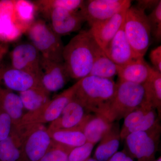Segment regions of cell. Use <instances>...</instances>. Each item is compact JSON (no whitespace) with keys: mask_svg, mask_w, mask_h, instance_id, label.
<instances>
[{"mask_svg":"<svg viewBox=\"0 0 161 161\" xmlns=\"http://www.w3.org/2000/svg\"><path fill=\"white\" fill-rule=\"evenodd\" d=\"M147 102L148 101L143 84L119 80L116 83L114 97L99 115L113 123L125 118Z\"/></svg>","mask_w":161,"mask_h":161,"instance_id":"cell-3","label":"cell"},{"mask_svg":"<svg viewBox=\"0 0 161 161\" xmlns=\"http://www.w3.org/2000/svg\"><path fill=\"white\" fill-rule=\"evenodd\" d=\"M79 102L73 98L64 108L60 116L52 122L48 131L60 130H78L82 132L89 113Z\"/></svg>","mask_w":161,"mask_h":161,"instance_id":"cell-12","label":"cell"},{"mask_svg":"<svg viewBox=\"0 0 161 161\" xmlns=\"http://www.w3.org/2000/svg\"><path fill=\"white\" fill-rule=\"evenodd\" d=\"M95 145L86 142L82 146L72 149L68 155V161H86L90 158Z\"/></svg>","mask_w":161,"mask_h":161,"instance_id":"cell-33","label":"cell"},{"mask_svg":"<svg viewBox=\"0 0 161 161\" xmlns=\"http://www.w3.org/2000/svg\"><path fill=\"white\" fill-rule=\"evenodd\" d=\"M7 47L6 45H5L4 47L0 50V70L2 69V68L3 67V65L1 64V60L3 59V56L5 55L6 51H7Z\"/></svg>","mask_w":161,"mask_h":161,"instance_id":"cell-38","label":"cell"},{"mask_svg":"<svg viewBox=\"0 0 161 161\" xmlns=\"http://www.w3.org/2000/svg\"><path fill=\"white\" fill-rule=\"evenodd\" d=\"M25 34L41 57L52 61L63 62L64 46L61 37L44 20H36Z\"/></svg>","mask_w":161,"mask_h":161,"instance_id":"cell-5","label":"cell"},{"mask_svg":"<svg viewBox=\"0 0 161 161\" xmlns=\"http://www.w3.org/2000/svg\"><path fill=\"white\" fill-rule=\"evenodd\" d=\"M118 65L110 59L103 50L96 44L94 53V59L90 76L112 79L117 75Z\"/></svg>","mask_w":161,"mask_h":161,"instance_id":"cell-22","label":"cell"},{"mask_svg":"<svg viewBox=\"0 0 161 161\" xmlns=\"http://www.w3.org/2000/svg\"><path fill=\"white\" fill-rule=\"evenodd\" d=\"M0 109L12 120L13 126L19 125L24 114V107L19 95L0 86Z\"/></svg>","mask_w":161,"mask_h":161,"instance_id":"cell-19","label":"cell"},{"mask_svg":"<svg viewBox=\"0 0 161 161\" xmlns=\"http://www.w3.org/2000/svg\"><path fill=\"white\" fill-rule=\"evenodd\" d=\"M113 126V123L110 122L102 115L89 114L82 132L86 142L95 145L109 132Z\"/></svg>","mask_w":161,"mask_h":161,"instance_id":"cell-18","label":"cell"},{"mask_svg":"<svg viewBox=\"0 0 161 161\" xmlns=\"http://www.w3.org/2000/svg\"><path fill=\"white\" fill-rule=\"evenodd\" d=\"M150 61L156 70L161 73V46L153 49L150 54Z\"/></svg>","mask_w":161,"mask_h":161,"instance_id":"cell-35","label":"cell"},{"mask_svg":"<svg viewBox=\"0 0 161 161\" xmlns=\"http://www.w3.org/2000/svg\"><path fill=\"white\" fill-rule=\"evenodd\" d=\"M74 98L87 112L100 114L114 97L116 84L112 79L88 76L76 83Z\"/></svg>","mask_w":161,"mask_h":161,"instance_id":"cell-2","label":"cell"},{"mask_svg":"<svg viewBox=\"0 0 161 161\" xmlns=\"http://www.w3.org/2000/svg\"><path fill=\"white\" fill-rule=\"evenodd\" d=\"M96 44L89 31L83 30L64 46L63 62L70 78L79 80L89 75Z\"/></svg>","mask_w":161,"mask_h":161,"instance_id":"cell-1","label":"cell"},{"mask_svg":"<svg viewBox=\"0 0 161 161\" xmlns=\"http://www.w3.org/2000/svg\"><path fill=\"white\" fill-rule=\"evenodd\" d=\"M153 69L144 60V57H137L125 65L118 66L117 75L119 80L143 84Z\"/></svg>","mask_w":161,"mask_h":161,"instance_id":"cell-17","label":"cell"},{"mask_svg":"<svg viewBox=\"0 0 161 161\" xmlns=\"http://www.w3.org/2000/svg\"><path fill=\"white\" fill-rule=\"evenodd\" d=\"M158 121L147 131L133 132L126 137V148L130 156L137 161H154L161 134Z\"/></svg>","mask_w":161,"mask_h":161,"instance_id":"cell-6","label":"cell"},{"mask_svg":"<svg viewBox=\"0 0 161 161\" xmlns=\"http://www.w3.org/2000/svg\"><path fill=\"white\" fill-rule=\"evenodd\" d=\"M40 70L42 85L50 93L62 89L70 78L64 62L52 61L41 57Z\"/></svg>","mask_w":161,"mask_h":161,"instance_id":"cell-11","label":"cell"},{"mask_svg":"<svg viewBox=\"0 0 161 161\" xmlns=\"http://www.w3.org/2000/svg\"><path fill=\"white\" fill-rule=\"evenodd\" d=\"M23 34L11 20L0 15V42L6 44L14 42Z\"/></svg>","mask_w":161,"mask_h":161,"instance_id":"cell-27","label":"cell"},{"mask_svg":"<svg viewBox=\"0 0 161 161\" xmlns=\"http://www.w3.org/2000/svg\"><path fill=\"white\" fill-rule=\"evenodd\" d=\"M160 1V0H140L137 1L136 7L145 11L147 9H153L157 6Z\"/></svg>","mask_w":161,"mask_h":161,"instance_id":"cell-36","label":"cell"},{"mask_svg":"<svg viewBox=\"0 0 161 161\" xmlns=\"http://www.w3.org/2000/svg\"><path fill=\"white\" fill-rule=\"evenodd\" d=\"M37 12L46 18L52 9L61 8L70 11H79L83 6V0H39L33 1Z\"/></svg>","mask_w":161,"mask_h":161,"instance_id":"cell-26","label":"cell"},{"mask_svg":"<svg viewBox=\"0 0 161 161\" xmlns=\"http://www.w3.org/2000/svg\"><path fill=\"white\" fill-rule=\"evenodd\" d=\"M10 58L12 67L40 77L41 56L30 42L16 45L10 52Z\"/></svg>","mask_w":161,"mask_h":161,"instance_id":"cell-13","label":"cell"},{"mask_svg":"<svg viewBox=\"0 0 161 161\" xmlns=\"http://www.w3.org/2000/svg\"><path fill=\"white\" fill-rule=\"evenodd\" d=\"M4 43H2V44H0V50L3 48V46H4Z\"/></svg>","mask_w":161,"mask_h":161,"instance_id":"cell-40","label":"cell"},{"mask_svg":"<svg viewBox=\"0 0 161 161\" xmlns=\"http://www.w3.org/2000/svg\"><path fill=\"white\" fill-rule=\"evenodd\" d=\"M150 25L151 34L157 41L161 39V1L157 6L153 9L149 15H147Z\"/></svg>","mask_w":161,"mask_h":161,"instance_id":"cell-32","label":"cell"},{"mask_svg":"<svg viewBox=\"0 0 161 161\" xmlns=\"http://www.w3.org/2000/svg\"><path fill=\"white\" fill-rule=\"evenodd\" d=\"M158 121L159 119L157 111L155 109L152 108L137 123L128 129L125 133L124 139L131 133L143 132L150 130Z\"/></svg>","mask_w":161,"mask_h":161,"instance_id":"cell-30","label":"cell"},{"mask_svg":"<svg viewBox=\"0 0 161 161\" xmlns=\"http://www.w3.org/2000/svg\"><path fill=\"white\" fill-rule=\"evenodd\" d=\"M76 83L56 96L40 108L27 112L23 115L19 125L52 122L60 116L65 106L74 98Z\"/></svg>","mask_w":161,"mask_h":161,"instance_id":"cell-7","label":"cell"},{"mask_svg":"<svg viewBox=\"0 0 161 161\" xmlns=\"http://www.w3.org/2000/svg\"><path fill=\"white\" fill-rule=\"evenodd\" d=\"M86 161H98L97 160H96V159H95L93 158H90L88 159Z\"/></svg>","mask_w":161,"mask_h":161,"instance_id":"cell-39","label":"cell"},{"mask_svg":"<svg viewBox=\"0 0 161 161\" xmlns=\"http://www.w3.org/2000/svg\"><path fill=\"white\" fill-rule=\"evenodd\" d=\"M15 24L23 33L36 21L35 17L37 12L36 6L33 1L27 0H14Z\"/></svg>","mask_w":161,"mask_h":161,"instance_id":"cell-20","label":"cell"},{"mask_svg":"<svg viewBox=\"0 0 161 161\" xmlns=\"http://www.w3.org/2000/svg\"><path fill=\"white\" fill-rule=\"evenodd\" d=\"M52 142L47 128L40 125L25 138L20 150L19 161H39L47 152Z\"/></svg>","mask_w":161,"mask_h":161,"instance_id":"cell-9","label":"cell"},{"mask_svg":"<svg viewBox=\"0 0 161 161\" xmlns=\"http://www.w3.org/2000/svg\"><path fill=\"white\" fill-rule=\"evenodd\" d=\"M147 100L157 111L159 118L161 114V73L153 69L152 74L143 84Z\"/></svg>","mask_w":161,"mask_h":161,"instance_id":"cell-24","label":"cell"},{"mask_svg":"<svg viewBox=\"0 0 161 161\" xmlns=\"http://www.w3.org/2000/svg\"><path fill=\"white\" fill-rule=\"evenodd\" d=\"M128 9L122 10L112 17L94 23L91 26L89 31L96 43L103 51L123 24Z\"/></svg>","mask_w":161,"mask_h":161,"instance_id":"cell-15","label":"cell"},{"mask_svg":"<svg viewBox=\"0 0 161 161\" xmlns=\"http://www.w3.org/2000/svg\"><path fill=\"white\" fill-rule=\"evenodd\" d=\"M107 161H134L133 158L128 154L125 150L119 151L115 153Z\"/></svg>","mask_w":161,"mask_h":161,"instance_id":"cell-37","label":"cell"},{"mask_svg":"<svg viewBox=\"0 0 161 161\" xmlns=\"http://www.w3.org/2000/svg\"><path fill=\"white\" fill-rule=\"evenodd\" d=\"M131 3L130 0H88L84 1L80 11L91 26L128 9Z\"/></svg>","mask_w":161,"mask_h":161,"instance_id":"cell-8","label":"cell"},{"mask_svg":"<svg viewBox=\"0 0 161 161\" xmlns=\"http://www.w3.org/2000/svg\"><path fill=\"white\" fill-rule=\"evenodd\" d=\"M127 39L136 57H144L150 45L151 30L145 10L130 6L124 22Z\"/></svg>","mask_w":161,"mask_h":161,"instance_id":"cell-4","label":"cell"},{"mask_svg":"<svg viewBox=\"0 0 161 161\" xmlns=\"http://www.w3.org/2000/svg\"><path fill=\"white\" fill-rule=\"evenodd\" d=\"M120 130L117 126H114L109 132L101 140L95 150L94 159L98 161H107L116 152L120 146Z\"/></svg>","mask_w":161,"mask_h":161,"instance_id":"cell-21","label":"cell"},{"mask_svg":"<svg viewBox=\"0 0 161 161\" xmlns=\"http://www.w3.org/2000/svg\"><path fill=\"white\" fill-rule=\"evenodd\" d=\"M152 108H154L151 104L147 102L130 112L124 118L123 125L120 130L121 139H124L125 133L129 128L137 123Z\"/></svg>","mask_w":161,"mask_h":161,"instance_id":"cell-28","label":"cell"},{"mask_svg":"<svg viewBox=\"0 0 161 161\" xmlns=\"http://www.w3.org/2000/svg\"><path fill=\"white\" fill-rule=\"evenodd\" d=\"M12 127V120L10 116L0 109V142L9 137Z\"/></svg>","mask_w":161,"mask_h":161,"instance_id":"cell-34","label":"cell"},{"mask_svg":"<svg viewBox=\"0 0 161 161\" xmlns=\"http://www.w3.org/2000/svg\"><path fill=\"white\" fill-rule=\"evenodd\" d=\"M154 161H161V157H159L157 159H156Z\"/></svg>","mask_w":161,"mask_h":161,"instance_id":"cell-41","label":"cell"},{"mask_svg":"<svg viewBox=\"0 0 161 161\" xmlns=\"http://www.w3.org/2000/svg\"><path fill=\"white\" fill-rule=\"evenodd\" d=\"M46 18L49 20L52 29L60 37L78 31L86 22L80 10L70 11L55 8L49 12Z\"/></svg>","mask_w":161,"mask_h":161,"instance_id":"cell-10","label":"cell"},{"mask_svg":"<svg viewBox=\"0 0 161 161\" xmlns=\"http://www.w3.org/2000/svg\"><path fill=\"white\" fill-rule=\"evenodd\" d=\"M104 51L118 66L125 65L137 58L127 39L124 31V23Z\"/></svg>","mask_w":161,"mask_h":161,"instance_id":"cell-16","label":"cell"},{"mask_svg":"<svg viewBox=\"0 0 161 161\" xmlns=\"http://www.w3.org/2000/svg\"><path fill=\"white\" fill-rule=\"evenodd\" d=\"M72 149L52 140L49 149L39 161H68Z\"/></svg>","mask_w":161,"mask_h":161,"instance_id":"cell-31","label":"cell"},{"mask_svg":"<svg viewBox=\"0 0 161 161\" xmlns=\"http://www.w3.org/2000/svg\"><path fill=\"white\" fill-rule=\"evenodd\" d=\"M48 132L52 140L72 149L82 146L86 142L85 136L81 130H60Z\"/></svg>","mask_w":161,"mask_h":161,"instance_id":"cell-25","label":"cell"},{"mask_svg":"<svg viewBox=\"0 0 161 161\" xmlns=\"http://www.w3.org/2000/svg\"><path fill=\"white\" fill-rule=\"evenodd\" d=\"M19 95L24 109L28 112H32L40 108L51 100L50 93L43 86L32 88L20 92Z\"/></svg>","mask_w":161,"mask_h":161,"instance_id":"cell-23","label":"cell"},{"mask_svg":"<svg viewBox=\"0 0 161 161\" xmlns=\"http://www.w3.org/2000/svg\"><path fill=\"white\" fill-rule=\"evenodd\" d=\"M20 155V149L10 135L0 142V161H19Z\"/></svg>","mask_w":161,"mask_h":161,"instance_id":"cell-29","label":"cell"},{"mask_svg":"<svg viewBox=\"0 0 161 161\" xmlns=\"http://www.w3.org/2000/svg\"><path fill=\"white\" fill-rule=\"evenodd\" d=\"M6 88L19 93L39 86H43L41 78L29 72L14 68L4 67L1 78Z\"/></svg>","mask_w":161,"mask_h":161,"instance_id":"cell-14","label":"cell"}]
</instances>
